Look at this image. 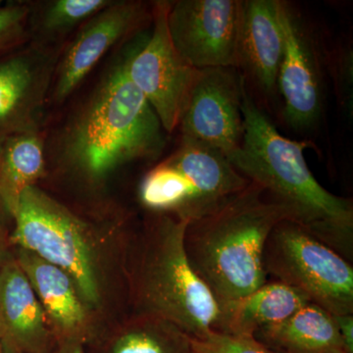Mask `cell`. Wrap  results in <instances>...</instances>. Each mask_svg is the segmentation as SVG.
Returning <instances> with one entry per match:
<instances>
[{
  "instance_id": "6da1fadb",
  "label": "cell",
  "mask_w": 353,
  "mask_h": 353,
  "mask_svg": "<svg viewBox=\"0 0 353 353\" xmlns=\"http://www.w3.org/2000/svg\"><path fill=\"white\" fill-rule=\"evenodd\" d=\"M164 132L119 58L57 134L46 138V165L88 187L99 188L128 164L158 159L166 145Z\"/></svg>"
},
{
  "instance_id": "7a4b0ae2",
  "label": "cell",
  "mask_w": 353,
  "mask_h": 353,
  "mask_svg": "<svg viewBox=\"0 0 353 353\" xmlns=\"http://www.w3.org/2000/svg\"><path fill=\"white\" fill-rule=\"evenodd\" d=\"M241 145L227 158L283 208L288 222L301 227L343 259H352V201L336 196L316 180L304 157L308 141L282 136L246 92Z\"/></svg>"
},
{
  "instance_id": "3957f363",
  "label": "cell",
  "mask_w": 353,
  "mask_h": 353,
  "mask_svg": "<svg viewBox=\"0 0 353 353\" xmlns=\"http://www.w3.org/2000/svg\"><path fill=\"white\" fill-rule=\"evenodd\" d=\"M189 223L155 213L129 246L126 283L132 315L159 318L201 340L217 333L220 306L188 259Z\"/></svg>"
},
{
  "instance_id": "277c9868",
  "label": "cell",
  "mask_w": 353,
  "mask_h": 353,
  "mask_svg": "<svg viewBox=\"0 0 353 353\" xmlns=\"http://www.w3.org/2000/svg\"><path fill=\"white\" fill-rule=\"evenodd\" d=\"M285 219L283 208L250 182L221 205L192 221L185 248L192 269L218 303L234 301L266 284L265 245Z\"/></svg>"
},
{
  "instance_id": "5b68a950",
  "label": "cell",
  "mask_w": 353,
  "mask_h": 353,
  "mask_svg": "<svg viewBox=\"0 0 353 353\" xmlns=\"http://www.w3.org/2000/svg\"><path fill=\"white\" fill-rule=\"evenodd\" d=\"M11 243L69 274L90 311L103 303L101 243L105 230L77 214L38 185L23 192Z\"/></svg>"
},
{
  "instance_id": "8992f818",
  "label": "cell",
  "mask_w": 353,
  "mask_h": 353,
  "mask_svg": "<svg viewBox=\"0 0 353 353\" xmlns=\"http://www.w3.org/2000/svg\"><path fill=\"white\" fill-rule=\"evenodd\" d=\"M266 275L301 290L332 315L353 313V268L328 245L294 223L282 221L264 248Z\"/></svg>"
},
{
  "instance_id": "52a82bcc",
  "label": "cell",
  "mask_w": 353,
  "mask_h": 353,
  "mask_svg": "<svg viewBox=\"0 0 353 353\" xmlns=\"http://www.w3.org/2000/svg\"><path fill=\"white\" fill-rule=\"evenodd\" d=\"M152 32L121 55L123 70L145 97L164 131L173 132L180 124L183 109L199 70L179 54L169 34L170 1H154Z\"/></svg>"
},
{
  "instance_id": "ba28073f",
  "label": "cell",
  "mask_w": 353,
  "mask_h": 353,
  "mask_svg": "<svg viewBox=\"0 0 353 353\" xmlns=\"http://www.w3.org/2000/svg\"><path fill=\"white\" fill-rule=\"evenodd\" d=\"M243 0L170 1L172 43L192 68H239Z\"/></svg>"
},
{
  "instance_id": "9c48e42d",
  "label": "cell",
  "mask_w": 353,
  "mask_h": 353,
  "mask_svg": "<svg viewBox=\"0 0 353 353\" xmlns=\"http://www.w3.org/2000/svg\"><path fill=\"white\" fill-rule=\"evenodd\" d=\"M152 6L143 1L112 0L83 23L60 53L48 104L66 101L108 51L152 22Z\"/></svg>"
},
{
  "instance_id": "30bf717a",
  "label": "cell",
  "mask_w": 353,
  "mask_h": 353,
  "mask_svg": "<svg viewBox=\"0 0 353 353\" xmlns=\"http://www.w3.org/2000/svg\"><path fill=\"white\" fill-rule=\"evenodd\" d=\"M245 78L234 68L199 70L181 117L182 138L228 155L241 145Z\"/></svg>"
},
{
  "instance_id": "8fae6325",
  "label": "cell",
  "mask_w": 353,
  "mask_h": 353,
  "mask_svg": "<svg viewBox=\"0 0 353 353\" xmlns=\"http://www.w3.org/2000/svg\"><path fill=\"white\" fill-rule=\"evenodd\" d=\"M62 50L29 41L0 58V145L43 127V116Z\"/></svg>"
},
{
  "instance_id": "7c38bea8",
  "label": "cell",
  "mask_w": 353,
  "mask_h": 353,
  "mask_svg": "<svg viewBox=\"0 0 353 353\" xmlns=\"http://www.w3.org/2000/svg\"><path fill=\"white\" fill-rule=\"evenodd\" d=\"M279 17L284 36V52L277 90L284 101V116L296 131H306L319 119L321 80L312 41L294 9L279 0Z\"/></svg>"
},
{
  "instance_id": "4fadbf2b",
  "label": "cell",
  "mask_w": 353,
  "mask_h": 353,
  "mask_svg": "<svg viewBox=\"0 0 353 353\" xmlns=\"http://www.w3.org/2000/svg\"><path fill=\"white\" fill-rule=\"evenodd\" d=\"M0 340L10 353H54L48 316L17 260L0 267Z\"/></svg>"
},
{
  "instance_id": "5bb4252c",
  "label": "cell",
  "mask_w": 353,
  "mask_h": 353,
  "mask_svg": "<svg viewBox=\"0 0 353 353\" xmlns=\"http://www.w3.org/2000/svg\"><path fill=\"white\" fill-rule=\"evenodd\" d=\"M17 262L48 316L57 343L94 338L92 314L69 274L29 250L18 248Z\"/></svg>"
},
{
  "instance_id": "9a60e30c",
  "label": "cell",
  "mask_w": 353,
  "mask_h": 353,
  "mask_svg": "<svg viewBox=\"0 0 353 353\" xmlns=\"http://www.w3.org/2000/svg\"><path fill=\"white\" fill-rule=\"evenodd\" d=\"M284 52V36L279 17V0H243L239 41V68L272 94Z\"/></svg>"
},
{
  "instance_id": "2e32d148",
  "label": "cell",
  "mask_w": 353,
  "mask_h": 353,
  "mask_svg": "<svg viewBox=\"0 0 353 353\" xmlns=\"http://www.w3.org/2000/svg\"><path fill=\"white\" fill-rule=\"evenodd\" d=\"M309 303L301 290L281 282L266 283L248 296L219 303L217 333L253 338L260 330L284 321Z\"/></svg>"
},
{
  "instance_id": "e0dca14e",
  "label": "cell",
  "mask_w": 353,
  "mask_h": 353,
  "mask_svg": "<svg viewBox=\"0 0 353 353\" xmlns=\"http://www.w3.org/2000/svg\"><path fill=\"white\" fill-rule=\"evenodd\" d=\"M253 339L276 353H347L334 316L311 303Z\"/></svg>"
},
{
  "instance_id": "ac0fdd59",
  "label": "cell",
  "mask_w": 353,
  "mask_h": 353,
  "mask_svg": "<svg viewBox=\"0 0 353 353\" xmlns=\"http://www.w3.org/2000/svg\"><path fill=\"white\" fill-rule=\"evenodd\" d=\"M46 173L43 127L15 134L0 145V213L14 220L23 192Z\"/></svg>"
},
{
  "instance_id": "d6986e66",
  "label": "cell",
  "mask_w": 353,
  "mask_h": 353,
  "mask_svg": "<svg viewBox=\"0 0 353 353\" xmlns=\"http://www.w3.org/2000/svg\"><path fill=\"white\" fill-rule=\"evenodd\" d=\"M190 339L159 318L132 315L99 341L97 353H194Z\"/></svg>"
},
{
  "instance_id": "ffe728a7",
  "label": "cell",
  "mask_w": 353,
  "mask_h": 353,
  "mask_svg": "<svg viewBox=\"0 0 353 353\" xmlns=\"http://www.w3.org/2000/svg\"><path fill=\"white\" fill-rule=\"evenodd\" d=\"M112 0H39L30 1V41L63 50L77 30Z\"/></svg>"
},
{
  "instance_id": "44dd1931",
  "label": "cell",
  "mask_w": 353,
  "mask_h": 353,
  "mask_svg": "<svg viewBox=\"0 0 353 353\" xmlns=\"http://www.w3.org/2000/svg\"><path fill=\"white\" fill-rule=\"evenodd\" d=\"M30 1L0 0V58L29 43Z\"/></svg>"
},
{
  "instance_id": "7402d4cb",
  "label": "cell",
  "mask_w": 353,
  "mask_h": 353,
  "mask_svg": "<svg viewBox=\"0 0 353 353\" xmlns=\"http://www.w3.org/2000/svg\"><path fill=\"white\" fill-rule=\"evenodd\" d=\"M194 353H276L253 338L212 333L201 340L190 339Z\"/></svg>"
},
{
  "instance_id": "603a6c76",
  "label": "cell",
  "mask_w": 353,
  "mask_h": 353,
  "mask_svg": "<svg viewBox=\"0 0 353 353\" xmlns=\"http://www.w3.org/2000/svg\"><path fill=\"white\" fill-rule=\"evenodd\" d=\"M339 334L347 353H353V316L352 314L333 315Z\"/></svg>"
},
{
  "instance_id": "cb8c5ba5",
  "label": "cell",
  "mask_w": 353,
  "mask_h": 353,
  "mask_svg": "<svg viewBox=\"0 0 353 353\" xmlns=\"http://www.w3.org/2000/svg\"><path fill=\"white\" fill-rule=\"evenodd\" d=\"M85 343L79 341H65L57 343L54 353H87Z\"/></svg>"
},
{
  "instance_id": "d4e9b609",
  "label": "cell",
  "mask_w": 353,
  "mask_h": 353,
  "mask_svg": "<svg viewBox=\"0 0 353 353\" xmlns=\"http://www.w3.org/2000/svg\"><path fill=\"white\" fill-rule=\"evenodd\" d=\"M0 353H4V347L3 345H2L1 340H0Z\"/></svg>"
},
{
  "instance_id": "484cf974",
  "label": "cell",
  "mask_w": 353,
  "mask_h": 353,
  "mask_svg": "<svg viewBox=\"0 0 353 353\" xmlns=\"http://www.w3.org/2000/svg\"><path fill=\"white\" fill-rule=\"evenodd\" d=\"M4 353H10V352H7V350H4Z\"/></svg>"
},
{
  "instance_id": "4316f807",
  "label": "cell",
  "mask_w": 353,
  "mask_h": 353,
  "mask_svg": "<svg viewBox=\"0 0 353 353\" xmlns=\"http://www.w3.org/2000/svg\"><path fill=\"white\" fill-rule=\"evenodd\" d=\"M0 256H1V250H0Z\"/></svg>"
}]
</instances>
